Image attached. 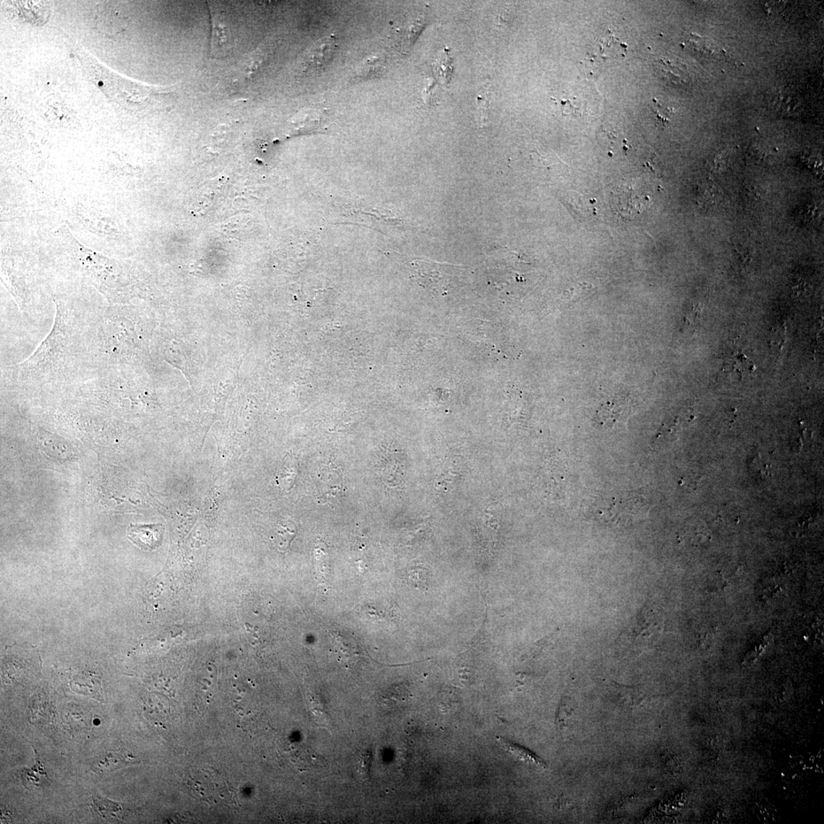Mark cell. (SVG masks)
Masks as SVG:
<instances>
[{"label":"cell","mask_w":824,"mask_h":824,"mask_svg":"<svg viewBox=\"0 0 824 824\" xmlns=\"http://www.w3.org/2000/svg\"><path fill=\"white\" fill-rule=\"evenodd\" d=\"M55 324L36 351L17 367L20 379H42L52 377L65 366L74 345L76 330L74 319L58 303Z\"/></svg>","instance_id":"1"},{"label":"cell","mask_w":824,"mask_h":824,"mask_svg":"<svg viewBox=\"0 0 824 824\" xmlns=\"http://www.w3.org/2000/svg\"><path fill=\"white\" fill-rule=\"evenodd\" d=\"M61 236L71 249L83 276L103 294L108 302L117 305L129 295L126 267L120 260L106 258L92 251L73 237L64 227Z\"/></svg>","instance_id":"2"},{"label":"cell","mask_w":824,"mask_h":824,"mask_svg":"<svg viewBox=\"0 0 824 824\" xmlns=\"http://www.w3.org/2000/svg\"><path fill=\"white\" fill-rule=\"evenodd\" d=\"M607 503L599 508L597 519L606 525L618 528L635 525L648 510L644 498L637 494L620 495Z\"/></svg>","instance_id":"3"},{"label":"cell","mask_w":824,"mask_h":824,"mask_svg":"<svg viewBox=\"0 0 824 824\" xmlns=\"http://www.w3.org/2000/svg\"><path fill=\"white\" fill-rule=\"evenodd\" d=\"M632 414V406L625 398H615L599 407L596 419L598 425L614 428L627 423Z\"/></svg>","instance_id":"4"},{"label":"cell","mask_w":824,"mask_h":824,"mask_svg":"<svg viewBox=\"0 0 824 824\" xmlns=\"http://www.w3.org/2000/svg\"><path fill=\"white\" fill-rule=\"evenodd\" d=\"M94 21L98 32L110 37L119 35L126 28L124 15L117 7L110 3L96 6Z\"/></svg>","instance_id":"5"},{"label":"cell","mask_w":824,"mask_h":824,"mask_svg":"<svg viewBox=\"0 0 824 824\" xmlns=\"http://www.w3.org/2000/svg\"><path fill=\"white\" fill-rule=\"evenodd\" d=\"M128 537L138 548L145 551L157 550L162 544L165 526L158 525H130Z\"/></svg>","instance_id":"6"},{"label":"cell","mask_w":824,"mask_h":824,"mask_svg":"<svg viewBox=\"0 0 824 824\" xmlns=\"http://www.w3.org/2000/svg\"><path fill=\"white\" fill-rule=\"evenodd\" d=\"M138 764L140 761L131 753L121 750L108 751L100 755L92 762L91 770L94 773L101 775Z\"/></svg>","instance_id":"7"},{"label":"cell","mask_w":824,"mask_h":824,"mask_svg":"<svg viewBox=\"0 0 824 824\" xmlns=\"http://www.w3.org/2000/svg\"><path fill=\"white\" fill-rule=\"evenodd\" d=\"M336 49V40L334 37L322 38L315 44L310 53V67L317 71L328 65L333 60Z\"/></svg>","instance_id":"8"},{"label":"cell","mask_w":824,"mask_h":824,"mask_svg":"<svg viewBox=\"0 0 824 824\" xmlns=\"http://www.w3.org/2000/svg\"><path fill=\"white\" fill-rule=\"evenodd\" d=\"M662 630V622L656 618L655 613L642 611L631 630L630 638H651L657 635Z\"/></svg>","instance_id":"9"},{"label":"cell","mask_w":824,"mask_h":824,"mask_svg":"<svg viewBox=\"0 0 824 824\" xmlns=\"http://www.w3.org/2000/svg\"><path fill=\"white\" fill-rule=\"evenodd\" d=\"M212 33V52L217 53V56H225V53H228L233 47V40L230 28L219 15L213 18Z\"/></svg>","instance_id":"10"},{"label":"cell","mask_w":824,"mask_h":824,"mask_svg":"<svg viewBox=\"0 0 824 824\" xmlns=\"http://www.w3.org/2000/svg\"><path fill=\"white\" fill-rule=\"evenodd\" d=\"M36 752V764L32 768H23L19 774L21 781L28 790L41 789L48 784L49 779L44 766L38 758Z\"/></svg>","instance_id":"11"},{"label":"cell","mask_w":824,"mask_h":824,"mask_svg":"<svg viewBox=\"0 0 824 824\" xmlns=\"http://www.w3.org/2000/svg\"><path fill=\"white\" fill-rule=\"evenodd\" d=\"M500 741L502 742L507 752L511 753L512 756L520 761L525 762L528 766L537 769H545L548 768L546 762L537 756L534 752H530L526 748H523L521 746L512 743L508 741H505L503 739H500Z\"/></svg>","instance_id":"12"},{"label":"cell","mask_w":824,"mask_h":824,"mask_svg":"<svg viewBox=\"0 0 824 824\" xmlns=\"http://www.w3.org/2000/svg\"><path fill=\"white\" fill-rule=\"evenodd\" d=\"M94 808L106 820H120L121 807L110 800L96 796L94 798Z\"/></svg>","instance_id":"13"},{"label":"cell","mask_w":824,"mask_h":824,"mask_svg":"<svg viewBox=\"0 0 824 824\" xmlns=\"http://www.w3.org/2000/svg\"><path fill=\"white\" fill-rule=\"evenodd\" d=\"M382 72V61L378 57H373L364 61L359 66L356 72V78L360 79H371L373 76H379Z\"/></svg>","instance_id":"14"},{"label":"cell","mask_w":824,"mask_h":824,"mask_svg":"<svg viewBox=\"0 0 824 824\" xmlns=\"http://www.w3.org/2000/svg\"><path fill=\"white\" fill-rule=\"evenodd\" d=\"M651 111L654 119H655L656 125L661 128H664L669 124L673 115V110L669 109L668 106L659 103L656 99H653Z\"/></svg>","instance_id":"15"},{"label":"cell","mask_w":824,"mask_h":824,"mask_svg":"<svg viewBox=\"0 0 824 824\" xmlns=\"http://www.w3.org/2000/svg\"><path fill=\"white\" fill-rule=\"evenodd\" d=\"M372 751L371 748H366L361 751L358 758V770L361 777L364 780L369 779V772H371Z\"/></svg>","instance_id":"16"},{"label":"cell","mask_w":824,"mask_h":824,"mask_svg":"<svg viewBox=\"0 0 824 824\" xmlns=\"http://www.w3.org/2000/svg\"><path fill=\"white\" fill-rule=\"evenodd\" d=\"M409 580L414 587L426 589L429 581V574L426 569L414 568L409 573Z\"/></svg>","instance_id":"17"},{"label":"cell","mask_w":824,"mask_h":824,"mask_svg":"<svg viewBox=\"0 0 824 824\" xmlns=\"http://www.w3.org/2000/svg\"><path fill=\"white\" fill-rule=\"evenodd\" d=\"M326 552L324 549H322V546L321 548H318L315 550V563H317L319 579L323 581L327 579L326 573L328 571L325 564V562L326 561Z\"/></svg>","instance_id":"18"},{"label":"cell","mask_w":824,"mask_h":824,"mask_svg":"<svg viewBox=\"0 0 824 824\" xmlns=\"http://www.w3.org/2000/svg\"><path fill=\"white\" fill-rule=\"evenodd\" d=\"M729 583L725 576L721 572H717L711 577L708 587L711 591L718 592L728 587Z\"/></svg>","instance_id":"19"},{"label":"cell","mask_w":824,"mask_h":824,"mask_svg":"<svg viewBox=\"0 0 824 824\" xmlns=\"http://www.w3.org/2000/svg\"><path fill=\"white\" fill-rule=\"evenodd\" d=\"M295 534L296 529H294V527L292 528L291 529H289L288 526L285 527L284 532H280L278 535L279 544H281L280 546H285V548H287Z\"/></svg>","instance_id":"20"},{"label":"cell","mask_w":824,"mask_h":824,"mask_svg":"<svg viewBox=\"0 0 824 824\" xmlns=\"http://www.w3.org/2000/svg\"><path fill=\"white\" fill-rule=\"evenodd\" d=\"M479 103H480L481 113H482V121L486 120V118H485V115H486V114H487L486 112H487V110L488 109V106H489L487 96H480L479 97Z\"/></svg>","instance_id":"21"}]
</instances>
